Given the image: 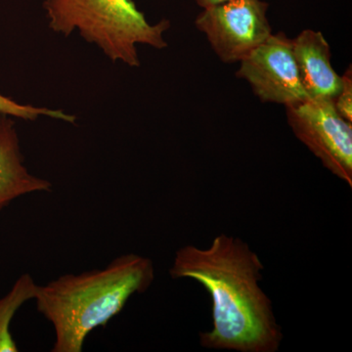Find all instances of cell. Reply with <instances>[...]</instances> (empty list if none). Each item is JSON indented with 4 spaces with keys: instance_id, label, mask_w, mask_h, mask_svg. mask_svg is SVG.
Segmentation results:
<instances>
[{
    "instance_id": "1",
    "label": "cell",
    "mask_w": 352,
    "mask_h": 352,
    "mask_svg": "<svg viewBox=\"0 0 352 352\" xmlns=\"http://www.w3.org/2000/svg\"><path fill=\"white\" fill-rule=\"evenodd\" d=\"M264 265L249 244L219 234L208 248L178 249L170 275L192 279L212 298V328L199 333L205 349L237 352H277L283 342L272 302L261 288Z\"/></svg>"
},
{
    "instance_id": "2",
    "label": "cell",
    "mask_w": 352,
    "mask_h": 352,
    "mask_svg": "<svg viewBox=\"0 0 352 352\" xmlns=\"http://www.w3.org/2000/svg\"><path fill=\"white\" fill-rule=\"evenodd\" d=\"M155 280L154 263L136 254L118 256L103 270L66 274L38 285L34 300L39 314L52 324V352H82L87 336L122 312L132 296Z\"/></svg>"
},
{
    "instance_id": "3",
    "label": "cell",
    "mask_w": 352,
    "mask_h": 352,
    "mask_svg": "<svg viewBox=\"0 0 352 352\" xmlns=\"http://www.w3.org/2000/svg\"><path fill=\"white\" fill-rule=\"evenodd\" d=\"M43 7L53 32L68 36L78 31L113 62L139 67V44L168 46L170 21L150 24L132 0H44Z\"/></svg>"
},
{
    "instance_id": "4",
    "label": "cell",
    "mask_w": 352,
    "mask_h": 352,
    "mask_svg": "<svg viewBox=\"0 0 352 352\" xmlns=\"http://www.w3.org/2000/svg\"><path fill=\"white\" fill-rule=\"evenodd\" d=\"M286 115L296 138L351 188L352 122L338 113L333 99L318 97L287 106Z\"/></svg>"
},
{
    "instance_id": "5",
    "label": "cell",
    "mask_w": 352,
    "mask_h": 352,
    "mask_svg": "<svg viewBox=\"0 0 352 352\" xmlns=\"http://www.w3.org/2000/svg\"><path fill=\"white\" fill-rule=\"evenodd\" d=\"M268 7L263 0H231L203 9L196 28L222 62H240L272 34Z\"/></svg>"
},
{
    "instance_id": "6",
    "label": "cell",
    "mask_w": 352,
    "mask_h": 352,
    "mask_svg": "<svg viewBox=\"0 0 352 352\" xmlns=\"http://www.w3.org/2000/svg\"><path fill=\"white\" fill-rule=\"evenodd\" d=\"M237 76L251 85L259 100L287 106L310 99L303 87L293 51V39L271 34L240 61Z\"/></svg>"
},
{
    "instance_id": "7",
    "label": "cell",
    "mask_w": 352,
    "mask_h": 352,
    "mask_svg": "<svg viewBox=\"0 0 352 352\" xmlns=\"http://www.w3.org/2000/svg\"><path fill=\"white\" fill-rule=\"evenodd\" d=\"M298 75L310 98L335 99L342 88V76L331 63V48L321 32L305 30L293 39Z\"/></svg>"
},
{
    "instance_id": "8",
    "label": "cell",
    "mask_w": 352,
    "mask_h": 352,
    "mask_svg": "<svg viewBox=\"0 0 352 352\" xmlns=\"http://www.w3.org/2000/svg\"><path fill=\"white\" fill-rule=\"evenodd\" d=\"M51 188L50 182L25 168L15 124L9 116L0 113V210L20 197Z\"/></svg>"
},
{
    "instance_id": "9",
    "label": "cell",
    "mask_w": 352,
    "mask_h": 352,
    "mask_svg": "<svg viewBox=\"0 0 352 352\" xmlns=\"http://www.w3.org/2000/svg\"><path fill=\"white\" fill-rule=\"evenodd\" d=\"M38 285L31 275L23 274L12 289L0 298V352H17V344L10 333L11 321L24 303L34 300Z\"/></svg>"
},
{
    "instance_id": "10",
    "label": "cell",
    "mask_w": 352,
    "mask_h": 352,
    "mask_svg": "<svg viewBox=\"0 0 352 352\" xmlns=\"http://www.w3.org/2000/svg\"><path fill=\"white\" fill-rule=\"evenodd\" d=\"M0 113L25 120H36L39 117H48L54 120H63L69 124H74L76 122L75 116L66 113L62 110L23 105L1 94H0Z\"/></svg>"
},
{
    "instance_id": "11",
    "label": "cell",
    "mask_w": 352,
    "mask_h": 352,
    "mask_svg": "<svg viewBox=\"0 0 352 352\" xmlns=\"http://www.w3.org/2000/svg\"><path fill=\"white\" fill-rule=\"evenodd\" d=\"M335 107L338 113L346 120L352 122V71L351 66L349 67L346 73L342 76V88L336 98L333 99Z\"/></svg>"
},
{
    "instance_id": "12",
    "label": "cell",
    "mask_w": 352,
    "mask_h": 352,
    "mask_svg": "<svg viewBox=\"0 0 352 352\" xmlns=\"http://www.w3.org/2000/svg\"><path fill=\"white\" fill-rule=\"evenodd\" d=\"M194 1L196 2L197 6L205 9L208 7L219 6V4L224 3V2L231 1V0H194Z\"/></svg>"
}]
</instances>
